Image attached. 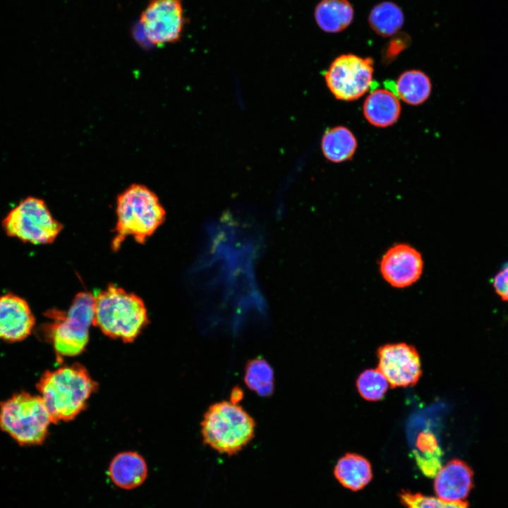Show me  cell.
Masks as SVG:
<instances>
[{"mask_svg": "<svg viewBox=\"0 0 508 508\" xmlns=\"http://www.w3.org/2000/svg\"><path fill=\"white\" fill-rule=\"evenodd\" d=\"M52 423L75 418L86 406L97 384L79 363L47 370L37 384Z\"/></svg>", "mask_w": 508, "mask_h": 508, "instance_id": "obj_1", "label": "cell"}, {"mask_svg": "<svg viewBox=\"0 0 508 508\" xmlns=\"http://www.w3.org/2000/svg\"><path fill=\"white\" fill-rule=\"evenodd\" d=\"M94 300L92 325L109 337L132 342L148 323L143 300L114 284L95 295Z\"/></svg>", "mask_w": 508, "mask_h": 508, "instance_id": "obj_2", "label": "cell"}, {"mask_svg": "<svg viewBox=\"0 0 508 508\" xmlns=\"http://www.w3.org/2000/svg\"><path fill=\"white\" fill-rule=\"evenodd\" d=\"M117 222L111 243L118 250L128 236L145 242L164 222L166 212L156 194L145 186L133 184L117 198Z\"/></svg>", "mask_w": 508, "mask_h": 508, "instance_id": "obj_3", "label": "cell"}, {"mask_svg": "<svg viewBox=\"0 0 508 508\" xmlns=\"http://www.w3.org/2000/svg\"><path fill=\"white\" fill-rule=\"evenodd\" d=\"M203 443L231 456L253 439L255 422L238 404L222 401L209 406L200 423Z\"/></svg>", "mask_w": 508, "mask_h": 508, "instance_id": "obj_4", "label": "cell"}, {"mask_svg": "<svg viewBox=\"0 0 508 508\" xmlns=\"http://www.w3.org/2000/svg\"><path fill=\"white\" fill-rule=\"evenodd\" d=\"M94 302V295L82 291L66 311L53 309L46 313L49 321L44 327V333L57 356H75L85 350L93 322Z\"/></svg>", "mask_w": 508, "mask_h": 508, "instance_id": "obj_5", "label": "cell"}, {"mask_svg": "<svg viewBox=\"0 0 508 508\" xmlns=\"http://www.w3.org/2000/svg\"><path fill=\"white\" fill-rule=\"evenodd\" d=\"M51 423L40 395L21 392L0 404V428L20 445L42 444Z\"/></svg>", "mask_w": 508, "mask_h": 508, "instance_id": "obj_6", "label": "cell"}, {"mask_svg": "<svg viewBox=\"0 0 508 508\" xmlns=\"http://www.w3.org/2000/svg\"><path fill=\"white\" fill-rule=\"evenodd\" d=\"M2 227L8 236L42 245L52 243L63 226L54 218L42 199L28 196L9 211L2 221Z\"/></svg>", "mask_w": 508, "mask_h": 508, "instance_id": "obj_7", "label": "cell"}, {"mask_svg": "<svg viewBox=\"0 0 508 508\" xmlns=\"http://www.w3.org/2000/svg\"><path fill=\"white\" fill-rule=\"evenodd\" d=\"M373 60L346 54L337 56L325 73L326 85L341 101H353L373 87Z\"/></svg>", "mask_w": 508, "mask_h": 508, "instance_id": "obj_8", "label": "cell"}, {"mask_svg": "<svg viewBox=\"0 0 508 508\" xmlns=\"http://www.w3.org/2000/svg\"><path fill=\"white\" fill-rule=\"evenodd\" d=\"M138 23L143 37L151 45L179 41L186 24L182 0H150Z\"/></svg>", "mask_w": 508, "mask_h": 508, "instance_id": "obj_9", "label": "cell"}, {"mask_svg": "<svg viewBox=\"0 0 508 508\" xmlns=\"http://www.w3.org/2000/svg\"><path fill=\"white\" fill-rule=\"evenodd\" d=\"M377 368L387 380L391 388L413 387L419 380L422 370L416 348L406 343L387 344L378 348Z\"/></svg>", "mask_w": 508, "mask_h": 508, "instance_id": "obj_10", "label": "cell"}, {"mask_svg": "<svg viewBox=\"0 0 508 508\" xmlns=\"http://www.w3.org/2000/svg\"><path fill=\"white\" fill-rule=\"evenodd\" d=\"M423 267L421 253L406 243H394L379 262L384 280L397 289L409 287L417 282L422 276Z\"/></svg>", "mask_w": 508, "mask_h": 508, "instance_id": "obj_11", "label": "cell"}, {"mask_svg": "<svg viewBox=\"0 0 508 508\" xmlns=\"http://www.w3.org/2000/svg\"><path fill=\"white\" fill-rule=\"evenodd\" d=\"M35 323L28 303L13 293L0 296V339L16 342L26 339Z\"/></svg>", "mask_w": 508, "mask_h": 508, "instance_id": "obj_12", "label": "cell"}, {"mask_svg": "<svg viewBox=\"0 0 508 508\" xmlns=\"http://www.w3.org/2000/svg\"><path fill=\"white\" fill-rule=\"evenodd\" d=\"M473 487V471L463 461L452 459L435 476L436 495L447 501H464Z\"/></svg>", "mask_w": 508, "mask_h": 508, "instance_id": "obj_13", "label": "cell"}, {"mask_svg": "<svg viewBox=\"0 0 508 508\" xmlns=\"http://www.w3.org/2000/svg\"><path fill=\"white\" fill-rule=\"evenodd\" d=\"M108 473L115 485L123 490H132L146 480L147 466L140 454L132 451L122 452L111 461Z\"/></svg>", "mask_w": 508, "mask_h": 508, "instance_id": "obj_14", "label": "cell"}, {"mask_svg": "<svg viewBox=\"0 0 508 508\" xmlns=\"http://www.w3.org/2000/svg\"><path fill=\"white\" fill-rule=\"evenodd\" d=\"M363 111L366 120L373 126H390L400 116L399 97L388 89L373 90L364 102Z\"/></svg>", "mask_w": 508, "mask_h": 508, "instance_id": "obj_15", "label": "cell"}, {"mask_svg": "<svg viewBox=\"0 0 508 508\" xmlns=\"http://www.w3.org/2000/svg\"><path fill=\"white\" fill-rule=\"evenodd\" d=\"M353 15V8L348 0H321L314 11L317 25L328 33L345 30L351 23Z\"/></svg>", "mask_w": 508, "mask_h": 508, "instance_id": "obj_16", "label": "cell"}, {"mask_svg": "<svg viewBox=\"0 0 508 508\" xmlns=\"http://www.w3.org/2000/svg\"><path fill=\"white\" fill-rule=\"evenodd\" d=\"M334 474L345 488L357 491L363 488L372 479L370 462L355 453H346L339 459Z\"/></svg>", "mask_w": 508, "mask_h": 508, "instance_id": "obj_17", "label": "cell"}, {"mask_svg": "<svg viewBox=\"0 0 508 508\" xmlns=\"http://www.w3.org/2000/svg\"><path fill=\"white\" fill-rule=\"evenodd\" d=\"M388 88L398 97L411 105H419L425 102L431 92L429 77L419 70H409L402 73L394 85L389 81Z\"/></svg>", "mask_w": 508, "mask_h": 508, "instance_id": "obj_18", "label": "cell"}, {"mask_svg": "<svg viewBox=\"0 0 508 508\" xmlns=\"http://www.w3.org/2000/svg\"><path fill=\"white\" fill-rule=\"evenodd\" d=\"M357 147V141L352 132L342 126L327 129L321 140V149L325 157L334 163L351 159Z\"/></svg>", "mask_w": 508, "mask_h": 508, "instance_id": "obj_19", "label": "cell"}, {"mask_svg": "<svg viewBox=\"0 0 508 508\" xmlns=\"http://www.w3.org/2000/svg\"><path fill=\"white\" fill-rule=\"evenodd\" d=\"M413 453L418 468L428 477L435 476L442 467V452L435 435L428 430L418 435Z\"/></svg>", "mask_w": 508, "mask_h": 508, "instance_id": "obj_20", "label": "cell"}, {"mask_svg": "<svg viewBox=\"0 0 508 508\" xmlns=\"http://www.w3.org/2000/svg\"><path fill=\"white\" fill-rule=\"evenodd\" d=\"M368 23L377 35L390 37L397 34L402 28L404 16L397 4L385 1L372 8L368 16Z\"/></svg>", "mask_w": 508, "mask_h": 508, "instance_id": "obj_21", "label": "cell"}, {"mask_svg": "<svg viewBox=\"0 0 508 508\" xmlns=\"http://www.w3.org/2000/svg\"><path fill=\"white\" fill-rule=\"evenodd\" d=\"M246 386L260 397H270L274 390V371L265 359L258 357L248 361L245 368Z\"/></svg>", "mask_w": 508, "mask_h": 508, "instance_id": "obj_22", "label": "cell"}, {"mask_svg": "<svg viewBox=\"0 0 508 508\" xmlns=\"http://www.w3.org/2000/svg\"><path fill=\"white\" fill-rule=\"evenodd\" d=\"M389 382L378 369H368L357 378L356 387L360 395L365 400L377 401L385 394Z\"/></svg>", "mask_w": 508, "mask_h": 508, "instance_id": "obj_23", "label": "cell"}, {"mask_svg": "<svg viewBox=\"0 0 508 508\" xmlns=\"http://www.w3.org/2000/svg\"><path fill=\"white\" fill-rule=\"evenodd\" d=\"M400 500L407 508H468L465 501H447L440 497H428L420 493L402 491Z\"/></svg>", "mask_w": 508, "mask_h": 508, "instance_id": "obj_24", "label": "cell"}, {"mask_svg": "<svg viewBox=\"0 0 508 508\" xmlns=\"http://www.w3.org/2000/svg\"><path fill=\"white\" fill-rule=\"evenodd\" d=\"M498 295L508 301V262L504 264L502 270L495 276L493 283Z\"/></svg>", "mask_w": 508, "mask_h": 508, "instance_id": "obj_25", "label": "cell"}, {"mask_svg": "<svg viewBox=\"0 0 508 508\" xmlns=\"http://www.w3.org/2000/svg\"><path fill=\"white\" fill-rule=\"evenodd\" d=\"M409 40V39H408V35L406 34H400L397 36L394 39L391 40L389 44L387 49L388 55H395L399 53L400 51L406 47Z\"/></svg>", "mask_w": 508, "mask_h": 508, "instance_id": "obj_26", "label": "cell"}, {"mask_svg": "<svg viewBox=\"0 0 508 508\" xmlns=\"http://www.w3.org/2000/svg\"><path fill=\"white\" fill-rule=\"evenodd\" d=\"M243 390L238 387H235L231 392L230 401L234 404H238V401L243 399Z\"/></svg>", "mask_w": 508, "mask_h": 508, "instance_id": "obj_27", "label": "cell"}]
</instances>
